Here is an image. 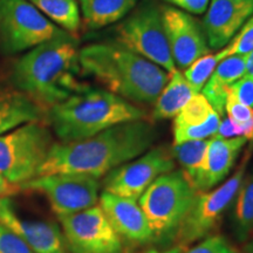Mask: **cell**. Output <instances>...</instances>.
<instances>
[{
	"instance_id": "cb8c5ba5",
	"label": "cell",
	"mask_w": 253,
	"mask_h": 253,
	"mask_svg": "<svg viewBox=\"0 0 253 253\" xmlns=\"http://www.w3.org/2000/svg\"><path fill=\"white\" fill-rule=\"evenodd\" d=\"M209 143H210V138L186 141L179 144H173L171 149L173 158L181 164L182 171L184 172L186 178L192 183V185H194L196 176L201 169Z\"/></svg>"
},
{
	"instance_id": "d6986e66",
	"label": "cell",
	"mask_w": 253,
	"mask_h": 253,
	"mask_svg": "<svg viewBox=\"0 0 253 253\" xmlns=\"http://www.w3.org/2000/svg\"><path fill=\"white\" fill-rule=\"evenodd\" d=\"M43 110L19 90L0 89V135L42 119Z\"/></svg>"
},
{
	"instance_id": "7402d4cb",
	"label": "cell",
	"mask_w": 253,
	"mask_h": 253,
	"mask_svg": "<svg viewBox=\"0 0 253 253\" xmlns=\"http://www.w3.org/2000/svg\"><path fill=\"white\" fill-rule=\"evenodd\" d=\"M231 226L238 242H246L253 233V170L244 176L233 199Z\"/></svg>"
},
{
	"instance_id": "8d00e7d4",
	"label": "cell",
	"mask_w": 253,
	"mask_h": 253,
	"mask_svg": "<svg viewBox=\"0 0 253 253\" xmlns=\"http://www.w3.org/2000/svg\"><path fill=\"white\" fill-rule=\"evenodd\" d=\"M238 1H253V0H238Z\"/></svg>"
},
{
	"instance_id": "e0dca14e",
	"label": "cell",
	"mask_w": 253,
	"mask_h": 253,
	"mask_svg": "<svg viewBox=\"0 0 253 253\" xmlns=\"http://www.w3.org/2000/svg\"><path fill=\"white\" fill-rule=\"evenodd\" d=\"M246 143L248 140L245 137L223 138L212 136L205 151L201 169L194 181L196 191H209L220 184L232 170Z\"/></svg>"
},
{
	"instance_id": "30bf717a",
	"label": "cell",
	"mask_w": 253,
	"mask_h": 253,
	"mask_svg": "<svg viewBox=\"0 0 253 253\" xmlns=\"http://www.w3.org/2000/svg\"><path fill=\"white\" fill-rule=\"evenodd\" d=\"M20 188L45 195L53 212L63 217L95 207L99 201L100 182L97 177L84 173H53L38 176Z\"/></svg>"
},
{
	"instance_id": "3957f363",
	"label": "cell",
	"mask_w": 253,
	"mask_h": 253,
	"mask_svg": "<svg viewBox=\"0 0 253 253\" xmlns=\"http://www.w3.org/2000/svg\"><path fill=\"white\" fill-rule=\"evenodd\" d=\"M81 72L126 101L153 104L169 73L120 43H93L79 53Z\"/></svg>"
},
{
	"instance_id": "603a6c76",
	"label": "cell",
	"mask_w": 253,
	"mask_h": 253,
	"mask_svg": "<svg viewBox=\"0 0 253 253\" xmlns=\"http://www.w3.org/2000/svg\"><path fill=\"white\" fill-rule=\"evenodd\" d=\"M52 23L69 34H75L81 25L77 0H28Z\"/></svg>"
},
{
	"instance_id": "d590c367",
	"label": "cell",
	"mask_w": 253,
	"mask_h": 253,
	"mask_svg": "<svg viewBox=\"0 0 253 253\" xmlns=\"http://www.w3.org/2000/svg\"><path fill=\"white\" fill-rule=\"evenodd\" d=\"M243 253H253V238L246 242V244L243 246Z\"/></svg>"
},
{
	"instance_id": "4dcf8cb0",
	"label": "cell",
	"mask_w": 253,
	"mask_h": 253,
	"mask_svg": "<svg viewBox=\"0 0 253 253\" xmlns=\"http://www.w3.org/2000/svg\"><path fill=\"white\" fill-rule=\"evenodd\" d=\"M227 91L240 103L253 108V78L244 75L231 84Z\"/></svg>"
},
{
	"instance_id": "5bb4252c",
	"label": "cell",
	"mask_w": 253,
	"mask_h": 253,
	"mask_svg": "<svg viewBox=\"0 0 253 253\" xmlns=\"http://www.w3.org/2000/svg\"><path fill=\"white\" fill-rule=\"evenodd\" d=\"M0 224L5 225L34 253H67L62 230L54 221L30 219L21 216L9 197L0 198Z\"/></svg>"
},
{
	"instance_id": "ac0fdd59",
	"label": "cell",
	"mask_w": 253,
	"mask_h": 253,
	"mask_svg": "<svg viewBox=\"0 0 253 253\" xmlns=\"http://www.w3.org/2000/svg\"><path fill=\"white\" fill-rule=\"evenodd\" d=\"M248 58L249 55H231L220 60L202 89V94L220 118L225 113L227 90L231 84L245 75Z\"/></svg>"
},
{
	"instance_id": "ffe728a7",
	"label": "cell",
	"mask_w": 253,
	"mask_h": 253,
	"mask_svg": "<svg viewBox=\"0 0 253 253\" xmlns=\"http://www.w3.org/2000/svg\"><path fill=\"white\" fill-rule=\"evenodd\" d=\"M197 94L178 68L169 74V80L155 102L154 120L172 119L181 112L190 99Z\"/></svg>"
},
{
	"instance_id": "8fae6325",
	"label": "cell",
	"mask_w": 253,
	"mask_h": 253,
	"mask_svg": "<svg viewBox=\"0 0 253 253\" xmlns=\"http://www.w3.org/2000/svg\"><path fill=\"white\" fill-rule=\"evenodd\" d=\"M59 219L71 253H125L122 238L100 205Z\"/></svg>"
},
{
	"instance_id": "8992f818",
	"label": "cell",
	"mask_w": 253,
	"mask_h": 253,
	"mask_svg": "<svg viewBox=\"0 0 253 253\" xmlns=\"http://www.w3.org/2000/svg\"><path fill=\"white\" fill-rule=\"evenodd\" d=\"M53 143L49 129L40 121L0 135V175L18 185L36 178Z\"/></svg>"
},
{
	"instance_id": "4316f807",
	"label": "cell",
	"mask_w": 253,
	"mask_h": 253,
	"mask_svg": "<svg viewBox=\"0 0 253 253\" xmlns=\"http://www.w3.org/2000/svg\"><path fill=\"white\" fill-rule=\"evenodd\" d=\"M220 123V116L216 112L208 119L207 122L197 126H173V144L186 141L208 140L216 135Z\"/></svg>"
},
{
	"instance_id": "1f68e13d",
	"label": "cell",
	"mask_w": 253,
	"mask_h": 253,
	"mask_svg": "<svg viewBox=\"0 0 253 253\" xmlns=\"http://www.w3.org/2000/svg\"><path fill=\"white\" fill-rule=\"evenodd\" d=\"M176 7L194 14H202L207 11L210 0H164Z\"/></svg>"
},
{
	"instance_id": "277c9868",
	"label": "cell",
	"mask_w": 253,
	"mask_h": 253,
	"mask_svg": "<svg viewBox=\"0 0 253 253\" xmlns=\"http://www.w3.org/2000/svg\"><path fill=\"white\" fill-rule=\"evenodd\" d=\"M61 142L80 141L121 123L147 119V113L119 95L88 87L47 110Z\"/></svg>"
},
{
	"instance_id": "f546056e",
	"label": "cell",
	"mask_w": 253,
	"mask_h": 253,
	"mask_svg": "<svg viewBox=\"0 0 253 253\" xmlns=\"http://www.w3.org/2000/svg\"><path fill=\"white\" fill-rule=\"evenodd\" d=\"M0 253H34L19 237L0 224Z\"/></svg>"
},
{
	"instance_id": "f1b7e54d",
	"label": "cell",
	"mask_w": 253,
	"mask_h": 253,
	"mask_svg": "<svg viewBox=\"0 0 253 253\" xmlns=\"http://www.w3.org/2000/svg\"><path fill=\"white\" fill-rule=\"evenodd\" d=\"M184 253H239L223 236H208Z\"/></svg>"
},
{
	"instance_id": "ba28073f",
	"label": "cell",
	"mask_w": 253,
	"mask_h": 253,
	"mask_svg": "<svg viewBox=\"0 0 253 253\" xmlns=\"http://www.w3.org/2000/svg\"><path fill=\"white\" fill-rule=\"evenodd\" d=\"M67 33L28 0H0V46L17 54Z\"/></svg>"
},
{
	"instance_id": "44dd1931",
	"label": "cell",
	"mask_w": 253,
	"mask_h": 253,
	"mask_svg": "<svg viewBox=\"0 0 253 253\" xmlns=\"http://www.w3.org/2000/svg\"><path fill=\"white\" fill-rule=\"evenodd\" d=\"M137 0H80L84 23L91 30L108 26L125 18Z\"/></svg>"
},
{
	"instance_id": "6da1fadb",
	"label": "cell",
	"mask_w": 253,
	"mask_h": 253,
	"mask_svg": "<svg viewBox=\"0 0 253 253\" xmlns=\"http://www.w3.org/2000/svg\"><path fill=\"white\" fill-rule=\"evenodd\" d=\"M156 129L145 120L121 123L80 141L53 143L38 176L84 173L100 178L149 150Z\"/></svg>"
},
{
	"instance_id": "52a82bcc",
	"label": "cell",
	"mask_w": 253,
	"mask_h": 253,
	"mask_svg": "<svg viewBox=\"0 0 253 253\" xmlns=\"http://www.w3.org/2000/svg\"><path fill=\"white\" fill-rule=\"evenodd\" d=\"M250 157L251 151H248L235 173L218 188L196 194L188 212L173 236L177 246L185 249L212 232L238 192Z\"/></svg>"
},
{
	"instance_id": "484cf974",
	"label": "cell",
	"mask_w": 253,
	"mask_h": 253,
	"mask_svg": "<svg viewBox=\"0 0 253 253\" xmlns=\"http://www.w3.org/2000/svg\"><path fill=\"white\" fill-rule=\"evenodd\" d=\"M218 63H219V60H218L217 55L209 53V54L197 59L189 67L185 68L183 75L196 93H201L205 84L209 81V79L211 78L213 71L216 69Z\"/></svg>"
},
{
	"instance_id": "4fadbf2b",
	"label": "cell",
	"mask_w": 253,
	"mask_h": 253,
	"mask_svg": "<svg viewBox=\"0 0 253 253\" xmlns=\"http://www.w3.org/2000/svg\"><path fill=\"white\" fill-rule=\"evenodd\" d=\"M164 31L176 67L185 69L210 53L203 27L197 19L173 7L161 9Z\"/></svg>"
},
{
	"instance_id": "9c48e42d",
	"label": "cell",
	"mask_w": 253,
	"mask_h": 253,
	"mask_svg": "<svg viewBox=\"0 0 253 253\" xmlns=\"http://www.w3.org/2000/svg\"><path fill=\"white\" fill-rule=\"evenodd\" d=\"M120 45L143 56L164 71L177 69L164 31L161 9L154 4L141 6L116 27Z\"/></svg>"
},
{
	"instance_id": "7a4b0ae2",
	"label": "cell",
	"mask_w": 253,
	"mask_h": 253,
	"mask_svg": "<svg viewBox=\"0 0 253 253\" xmlns=\"http://www.w3.org/2000/svg\"><path fill=\"white\" fill-rule=\"evenodd\" d=\"M79 53L78 42L71 34L34 47L15 62L14 86L47 113L89 87L80 80Z\"/></svg>"
},
{
	"instance_id": "e575fe53",
	"label": "cell",
	"mask_w": 253,
	"mask_h": 253,
	"mask_svg": "<svg viewBox=\"0 0 253 253\" xmlns=\"http://www.w3.org/2000/svg\"><path fill=\"white\" fill-rule=\"evenodd\" d=\"M245 75L253 78V50L249 54L248 62H246V72Z\"/></svg>"
},
{
	"instance_id": "9a60e30c",
	"label": "cell",
	"mask_w": 253,
	"mask_h": 253,
	"mask_svg": "<svg viewBox=\"0 0 253 253\" xmlns=\"http://www.w3.org/2000/svg\"><path fill=\"white\" fill-rule=\"evenodd\" d=\"M253 15V1L210 0L202 27L210 49L224 48Z\"/></svg>"
},
{
	"instance_id": "836d02e7",
	"label": "cell",
	"mask_w": 253,
	"mask_h": 253,
	"mask_svg": "<svg viewBox=\"0 0 253 253\" xmlns=\"http://www.w3.org/2000/svg\"><path fill=\"white\" fill-rule=\"evenodd\" d=\"M184 251H185L184 248H181V246H175V248L167 250V251H158V250H156V249H151L145 253H184Z\"/></svg>"
},
{
	"instance_id": "d4e9b609",
	"label": "cell",
	"mask_w": 253,
	"mask_h": 253,
	"mask_svg": "<svg viewBox=\"0 0 253 253\" xmlns=\"http://www.w3.org/2000/svg\"><path fill=\"white\" fill-rule=\"evenodd\" d=\"M214 112L202 93L195 94L181 112L175 116L173 126H197L203 125Z\"/></svg>"
},
{
	"instance_id": "83f0119b",
	"label": "cell",
	"mask_w": 253,
	"mask_h": 253,
	"mask_svg": "<svg viewBox=\"0 0 253 253\" xmlns=\"http://www.w3.org/2000/svg\"><path fill=\"white\" fill-rule=\"evenodd\" d=\"M253 50V15L243 25L238 33L227 45L217 53L218 60L231 55H249Z\"/></svg>"
},
{
	"instance_id": "2e32d148",
	"label": "cell",
	"mask_w": 253,
	"mask_h": 253,
	"mask_svg": "<svg viewBox=\"0 0 253 253\" xmlns=\"http://www.w3.org/2000/svg\"><path fill=\"white\" fill-rule=\"evenodd\" d=\"M100 208L121 238L136 244L154 240L149 223L137 201L103 191L100 196Z\"/></svg>"
},
{
	"instance_id": "d6a6232c",
	"label": "cell",
	"mask_w": 253,
	"mask_h": 253,
	"mask_svg": "<svg viewBox=\"0 0 253 253\" xmlns=\"http://www.w3.org/2000/svg\"><path fill=\"white\" fill-rule=\"evenodd\" d=\"M20 190V185L8 182L5 177L0 175V198L11 197V196L18 194Z\"/></svg>"
},
{
	"instance_id": "5b68a950",
	"label": "cell",
	"mask_w": 253,
	"mask_h": 253,
	"mask_svg": "<svg viewBox=\"0 0 253 253\" xmlns=\"http://www.w3.org/2000/svg\"><path fill=\"white\" fill-rule=\"evenodd\" d=\"M197 194L182 170L157 177L142 196L138 205L147 217L154 239L175 236Z\"/></svg>"
},
{
	"instance_id": "7c38bea8",
	"label": "cell",
	"mask_w": 253,
	"mask_h": 253,
	"mask_svg": "<svg viewBox=\"0 0 253 253\" xmlns=\"http://www.w3.org/2000/svg\"><path fill=\"white\" fill-rule=\"evenodd\" d=\"M175 167L171 149L158 145L107 173L104 191L137 201L157 177L172 171Z\"/></svg>"
}]
</instances>
